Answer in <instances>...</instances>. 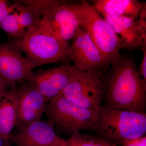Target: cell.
Here are the masks:
<instances>
[{"instance_id": "10", "label": "cell", "mask_w": 146, "mask_h": 146, "mask_svg": "<svg viewBox=\"0 0 146 146\" xmlns=\"http://www.w3.org/2000/svg\"><path fill=\"white\" fill-rule=\"evenodd\" d=\"M73 39L68 57L77 70L83 72L101 70L104 73L107 72L99 50L83 27H78Z\"/></svg>"}, {"instance_id": "21", "label": "cell", "mask_w": 146, "mask_h": 146, "mask_svg": "<svg viewBox=\"0 0 146 146\" xmlns=\"http://www.w3.org/2000/svg\"><path fill=\"white\" fill-rule=\"evenodd\" d=\"M141 47L143 52V57L138 71L141 76L146 81V40L144 41Z\"/></svg>"}, {"instance_id": "26", "label": "cell", "mask_w": 146, "mask_h": 146, "mask_svg": "<svg viewBox=\"0 0 146 146\" xmlns=\"http://www.w3.org/2000/svg\"><path fill=\"white\" fill-rule=\"evenodd\" d=\"M7 146H11V145H7Z\"/></svg>"}, {"instance_id": "5", "label": "cell", "mask_w": 146, "mask_h": 146, "mask_svg": "<svg viewBox=\"0 0 146 146\" xmlns=\"http://www.w3.org/2000/svg\"><path fill=\"white\" fill-rule=\"evenodd\" d=\"M44 112L54 125L72 135L93 129L97 121L96 112L76 104L61 94L46 103Z\"/></svg>"}, {"instance_id": "24", "label": "cell", "mask_w": 146, "mask_h": 146, "mask_svg": "<svg viewBox=\"0 0 146 146\" xmlns=\"http://www.w3.org/2000/svg\"><path fill=\"white\" fill-rule=\"evenodd\" d=\"M9 86L7 84L0 75V94L2 92L7 90V88Z\"/></svg>"}, {"instance_id": "12", "label": "cell", "mask_w": 146, "mask_h": 146, "mask_svg": "<svg viewBox=\"0 0 146 146\" xmlns=\"http://www.w3.org/2000/svg\"><path fill=\"white\" fill-rule=\"evenodd\" d=\"M19 85L16 125L18 130L41 120L46 104L43 95L34 86L25 82Z\"/></svg>"}, {"instance_id": "22", "label": "cell", "mask_w": 146, "mask_h": 146, "mask_svg": "<svg viewBox=\"0 0 146 146\" xmlns=\"http://www.w3.org/2000/svg\"><path fill=\"white\" fill-rule=\"evenodd\" d=\"M122 146H146V136L132 140H126L123 142Z\"/></svg>"}, {"instance_id": "20", "label": "cell", "mask_w": 146, "mask_h": 146, "mask_svg": "<svg viewBox=\"0 0 146 146\" xmlns=\"http://www.w3.org/2000/svg\"><path fill=\"white\" fill-rule=\"evenodd\" d=\"M16 9V4L13 1L10 3L8 1L0 0V25L10 13Z\"/></svg>"}, {"instance_id": "15", "label": "cell", "mask_w": 146, "mask_h": 146, "mask_svg": "<svg viewBox=\"0 0 146 146\" xmlns=\"http://www.w3.org/2000/svg\"><path fill=\"white\" fill-rule=\"evenodd\" d=\"M91 4L102 15L136 19L146 8V3L136 0H93Z\"/></svg>"}, {"instance_id": "3", "label": "cell", "mask_w": 146, "mask_h": 146, "mask_svg": "<svg viewBox=\"0 0 146 146\" xmlns=\"http://www.w3.org/2000/svg\"><path fill=\"white\" fill-rule=\"evenodd\" d=\"M20 45L23 53L34 68L70 60L69 44L59 41L38 23L27 31L20 40Z\"/></svg>"}, {"instance_id": "18", "label": "cell", "mask_w": 146, "mask_h": 146, "mask_svg": "<svg viewBox=\"0 0 146 146\" xmlns=\"http://www.w3.org/2000/svg\"><path fill=\"white\" fill-rule=\"evenodd\" d=\"M68 146H116L99 136L82 134L77 132L67 141Z\"/></svg>"}, {"instance_id": "4", "label": "cell", "mask_w": 146, "mask_h": 146, "mask_svg": "<svg viewBox=\"0 0 146 146\" xmlns=\"http://www.w3.org/2000/svg\"><path fill=\"white\" fill-rule=\"evenodd\" d=\"M78 16L80 26L85 30L99 50L108 70L121 54L117 36L110 25L89 2H78Z\"/></svg>"}, {"instance_id": "13", "label": "cell", "mask_w": 146, "mask_h": 146, "mask_svg": "<svg viewBox=\"0 0 146 146\" xmlns=\"http://www.w3.org/2000/svg\"><path fill=\"white\" fill-rule=\"evenodd\" d=\"M19 131L10 139L16 146H50L58 136L48 120H39Z\"/></svg>"}, {"instance_id": "11", "label": "cell", "mask_w": 146, "mask_h": 146, "mask_svg": "<svg viewBox=\"0 0 146 146\" xmlns=\"http://www.w3.org/2000/svg\"><path fill=\"white\" fill-rule=\"evenodd\" d=\"M146 8L136 19L103 14L117 36L120 48L133 50L146 40Z\"/></svg>"}, {"instance_id": "1", "label": "cell", "mask_w": 146, "mask_h": 146, "mask_svg": "<svg viewBox=\"0 0 146 146\" xmlns=\"http://www.w3.org/2000/svg\"><path fill=\"white\" fill-rule=\"evenodd\" d=\"M105 76L104 96L107 106L145 113L146 81L131 58L120 54Z\"/></svg>"}, {"instance_id": "2", "label": "cell", "mask_w": 146, "mask_h": 146, "mask_svg": "<svg viewBox=\"0 0 146 146\" xmlns=\"http://www.w3.org/2000/svg\"><path fill=\"white\" fill-rule=\"evenodd\" d=\"M93 129L98 136L111 143L121 145L126 140L145 136L146 132V113L101 106L97 113Z\"/></svg>"}, {"instance_id": "19", "label": "cell", "mask_w": 146, "mask_h": 146, "mask_svg": "<svg viewBox=\"0 0 146 146\" xmlns=\"http://www.w3.org/2000/svg\"><path fill=\"white\" fill-rule=\"evenodd\" d=\"M20 2L32 8L40 18L48 14L65 1L61 0H21Z\"/></svg>"}, {"instance_id": "8", "label": "cell", "mask_w": 146, "mask_h": 146, "mask_svg": "<svg viewBox=\"0 0 146 146\" xmlns=\"http://www.w3.org/2000/svg\"><path fill=\"white\" fill-rule=\"evenodd\" d=\"M38 24L59 41L69 44L80 26L78 2L65 1L58 7L41 18Z\"/></svg>"}, {"instance_id": "16", "label": "cell", "mask_w": 146, "mask_h": 146, "mask_svg": "<svg viewBox=\"0 0 146 146\" xmlns=\"http://www.w3.org/2000/svg\"><path fill=\"white\" fill-rule=\"evenodd\" d=\"M13 2L18 20L25 29L28 30L38 24L41 18L32 8L19 1Z\"/></svg>"}, {"instance_id": "23", "label": "cell", "mask_w": 146, "mask_h": 146, "mask_svg": "<svg viewBox=\"0 0 146 146\" xmlns=\"http://www.w3.org/2000/svg\"><path fill=\"white\" fill-rule=\"evenodd\" d=\"M50 146H68L67 141H65L58 136Z\"/></svg>"}, {"instance_id": "9", "label": "cell", "mask_w": 146, "mask_h": 146, "mask_svg": "<svg viewBox=\"0 0 146 146\" xmlns=\"http://www.w3.org/2000/svg\"><path fill=\"white\" fill-rule=\"evenodd\" d=\"M80 72L68 63L50 70L33 72L26 82L42 94L46 103L61 94Z\"/></svg>"}, {"instance_id": "6", "label": "cell", "mask_w": 146, "mask_h": 146, "mask_svg": "<svg viewBox=\"0 0 146 146\" xmlns=\"http://www.w3.org/2000/svg\"><path fill=\"white\" fill-rule=\"evenodd\" d=\"M104 73L101 70L80 72L61 94L76 104L98 113L104 96Z\"/></svg>"}, {"instance_id": "25", "label": "cell", "mask_w": 146, "mask_h": 146, "mask_svg": "<svg viewBox=\"0 0 146 146\" xmlns=\"http://www.w3.org/2000/svg\"><path fill=\"white\" fill-rule=\"evenodd\" d=\"M9 141L5 140L0 135V146H7L9 145Z\"/></svg>"}, {"instance_id": "14", "label": "cell", "mask_w": 146, "mask_h": 146, "mask_svg": "<svg viewBox=\"0 0 146 146\" xmlns=\"http://www.w3.org/2000/svg\"><path fill=\"white\" fill-rule=\"evenodd\" d=\"M19 98L18 86L0 94V135L9 141L16 127Z\"/></svg>"}, {"instance_id": "17", "label": "cell", "mask_w": 146, "mask_h": 146, "mask_svg": "<svg viewBox=\"0 0 146 146\" xmlns=\"http://www.w3.org/2000/svg\"><path fill=\"white\" fill-rule=\"evenodd\" d=\"M0 28L13 40L21 39L27 31L19 22L16 12L7 17L0 25Z\"/></svg>"}, {"instance_id": "7", "label": "cell", "mask_w": 146, "mask_h": 146, "mask_svg": "<svg viewBox=\"0 0 146 146\" xmlns=\"http://www.w3.org/2000/svg\"><path fill=\"white\" fill-rule=\"evenodd\" d=\"M21 39L0 44V75L11 88L26 81L34 69L23 54Z\"/></svg>"}]
</instances>
